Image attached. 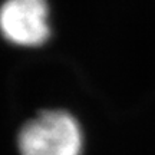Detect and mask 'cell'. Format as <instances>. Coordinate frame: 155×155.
Instances as JSON below:
<instances>
[{
    "instance_id": "1",
    "label": "cell",
    "mask_w": 155,
    "mask_h": 155,
    "mask_svg": "<svg viewBox=\"0 0 155 155\" xmlns=\"http://www.w3.org/2000/svg\"><path fill=\"white\" fill-rule=\"evenodd\" d=\"M17 144L22 155H81L83 135L71 114L46 111L22 128Z\"/></svg>"
},
{
    "instance_id": "2",
    "label": "cell",
    "mask_w": 155,
    "mask_h": 155,
    "mask_svg": "<svg viewBox=\"0 0 155 155\" xmlns=\"http://www.w3.org/2000/svg\"><path fill=\"white\" fill-rule=\"evenodd\" d=\"M0 33L16 46L36 48L50 36L46 0H5L0 6Z\"/></svg>"
}]
</instances>
